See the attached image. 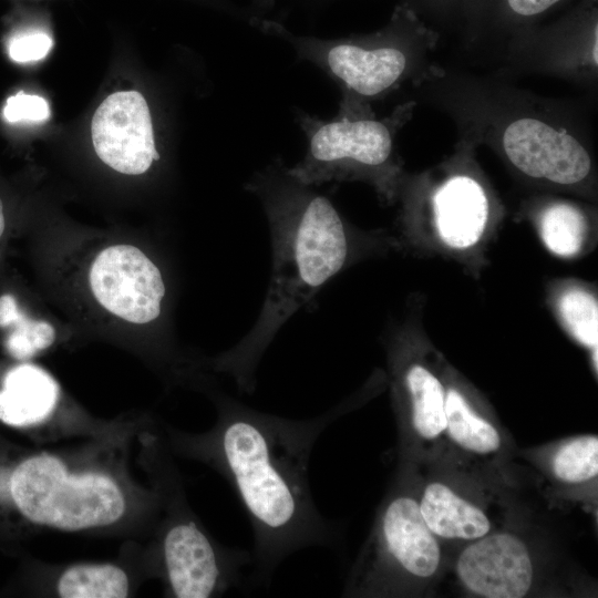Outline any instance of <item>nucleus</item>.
<instances>
[{
    "instance_id": "obj_1",
    "label": "nucleus",
    "mask_w": 598,
    "mask_h": 598,
    "mask_svg": "<svg viewBox=\"0 0 598 598\" xmlns=\"http://www.w3.org/2000/svg\"><path fill=\"white\" fill-rule=\"evenodd\" d=\"M341 411L292 420L223 398L210 441L214 461L233 486L254 534L251 578L268 584L293 553L328 547L334 525L317 508L309 484L312 448Z\"/></svg>"
},
{
    "instance_id": "obj_2",
    "label": "nucleus",
    "mask_w": 598,
    "mask_h": 598,
    "mask_svg": "<svg viewBox=\"0 0 598 598\" xmlns=\"http://www.w3.org/2000/svg\"><path fill=\"white\" fill-rule=\"evenodd\" d=\"M245 189L260 203L271 240V276L252 328L218 360L240 393L256 389V371L279 329L348 264L349 228L331 200L296 178L281 157L255 172Z\"/></svg>"
},
{
    "instance_id": "obj_3",
    "label": "nucleus",
    "mask_w": 598,
    "mask_h": 598,
    "mask_svg": "<svg viewBox=\"0 0 598 598\" xmlns=\"http://www.w3.org/2000/svg\"><path fill=\"white\" fill-rule=\"evenodd\" d=\"M412 92L416 103L426 102L453 120L458 140L493 146L533 179L571 186L592 171L586 117L570 103L443 66Z\"/></svg>"
},
{
    "instance_id": "obj_4",
    "label": "nucleus",
    "mask_w": 598,
    "mask_h": 598,
    "mask_svg": "<svg viewBox=\"0 0 598 598\" xmlns=\"http://www.w3.org/2000/svg\"><path fill=\"white\" fill-rule=\"evenodd\" d=\"M248 23L286 42L300 61L315 65L337 84L339 116L375 115L377 102L403 87L414 90L442 68L434 56L440 33L403 3L383 28L341 38L296 34L259 14Z\"/></svg>"
},
{
    "instance_id": "obj_5",
    "label": "nucleus",
    "mask_w": 598,
    "mask_h": 598,
    "mask_svg": "<svg viewBox=\"0 0 598 598\" xmlns=\"http://www.w3.org/2000/svg\"><path fill=\"white\" fill-rule=\"evenodd\" d=\"M416 104L406 100L381 118L337 115L324 120L296 109L295 121L306 137L307 148L302 159L290 167L291 174L315 187L329 182L368 179L380 194L390 197L399 175L398 135Z\"/></svg>"
},
{
    "instance_id": "obj_6",
    "label": "nucleus",
    "mask_w": 598,
    "mask_h": 598,
    "mask_svg": "<svg viewBox=\"0 0 598 598\" xmlns=\"http://www.w3.org/2000/svg\"><path fill=\"white\" fill-rule=\"evenodd\" d=\"M11 496L31 522L81 530L116 522L125 511L117 484L101 473L70 474L48 454L20 463L10 478Z\"/></svg>"
},
{
    "instance_id": "obj_7",
    "label": "nucleus",
    "mask_w": 598,
    "mask_h": 598,
    "mask_svg": "<svg viewBox=\"0 0 598 598\" xmlns=\"http://www.w3.org/2000/svg\"><path fill=\"white\" fill-rule=\"evenodd\" d=\"M163 558L171 589L178 598H207L237 587L252 561L245 549L216 546L192 519L168 528Z\"/></svg>"
},
{
    "instance_id": "obj_8",
    "label": "nucleus",
    "mask_w": 598,
    "mask_h": 598,
    "mask_svg": "<svg viewBox=\"0 0 598 598\" xmlns=\"http://www.w3.org/2000/svg\"><path fill=\"white\" fill-rule=\"evenodd\" d=\"M90 285L97 301L123 320L144 324L161 315L166 291L162 274L134 246L104 249L91 267Z\"/></svg>"
},
{
    "instance_id": "obj_9",
    "label": "nucleus",
    "mask_w": 598,
    "mask_h": 598,
    "mask_svg": "<svg viewBox=\"0 0 598 598\" xmlns=\"http://www.w3.org/2000/svg\"><path fill=\"white\" fill-rule=\"evenodd\" d=\"M91 136L99 158L122 174H143L161 158L148 104L137 91L105 97L92 117Z\"/></svg>"
},
{
    "instance_id": "obj_10",
    "label": "nucleus",
    "mask_w": 598,
    "mask_h": 598,
    "mask_svg": "<svg viewBox=\"0 0 598 598\" xmlns=\"http://www.w3.org/2000/svg\"><path fill=\"white\" fill-rule=\"evenodd\" d=\"M555 25L539 32L534 29L512 43L502 54L512 71H529L563 76L579 82H594L597 76V19Z\"/></svg>"
},
{
    "instance_id": "obj_11",
    "label": "nucleus",
    "mask_w": 598,
    "mask_h": 598,
    "mask_svg": "<svg viewBox=\"0 0 598 598\" xmlns=\"http://www.w3.org/2000/svg\"><path fill=\"white\" fill-rule=\"evenodd\" d=\"M457 573L470 590L488 598H520L533 580L527 547L509 534L470 545L458 558Z\"/></svg>"
},
{
    "instance_id": "obj_12",
    "label": "nucleus",
    "mask_w": 598,
    "mask_h": 598,
    "mask_svg": "<svg viewBox=\"0 0 598 598\" xmlns=\"http://www.w3.org/2000/svg\"><path fill=\"white\" fill-rule=\"evenodd\" d=\"M434 223L441 239L450 247L475 245L484 233L489 214L485 189L466 174L447 177L432 196Z\"/></svg>"
},
{
    "instance_id": "obj_13",
    "label": "nucleus",
    "mask_w": 598,
    "mask_h": 598,
    "mask_svg": "<svg viewBox=\"0 0 598 598\" xmlns=\"http://www.w3.org/2000/svg\"><path fill=\"white\" fill-rule=\"evenodd\" d=\"M380 538L390 558L408 573L432 576L440 563V548L420 511L408 496L389 502L381 517Z\"/></svg>"
},
{
    "instance_id": "obj_14",
    "label": "nucleus",
    "mask_w": 598,
    "mask_h": 598,
    "mask_svg": "<svg viewBox=\"0 0 598 598\" xmlns=\"http://www.w3.org/2000/svg\"><path fill=\"white\" fill-rule=\"evenodd\" d=\"M59 400V385L43 369L21 364L11 369L0 391V420L25 426L47 419Z\"/></svg>"
},
{
    "instance_id": "obj_15",
    "label": "nucleus",
    "mask_w": 598,
    "mask_h": 598,
    "mask_svg": "<svg viewBox=\"0 0 598 598\" xmlns=\"http://www.w3.org/2000/svg\"><path fill=\"white\" fill-rule=\"evenodd\" d=\"M420 511L430 530L444 538L475 539L489 530V520L480 508L440 483L425 488Z\"/></svg>"
},
{
    "instance_id": "obj_16",
    "label": "nucleus",
    "mask_w": 598,
    "mask_h": 598,
    "mask_svg": "<svg viewBox=\"0 0 598 598\" xmlns=\"http://www.w3.org/2000/svg\"><path fill=\"white\" fill-rule=\"evenodd\" d=\"M567 1L476 0L467 18L468 35L471 37L481 27L491 24L496 28L495 32L499 31L501 35L507 37L498 51L502 54L513 42L534 30L542 17Z\"/></svg>"
},
{
    "instance_id": "obj_17",
    "label": "nucleus",
    "mask_w": 598,
    "mask_h": 598,
    "mask_svg": "<svg viewBox=\"0 0 598 598\" xmlns=\"http://www.w3.org/2000/svg\"><path fill=\"white\" fill-rule=\"evenodd\" d=\"M405 384L412 403L414 430L425 439L437 436L446 427L443 385L429 370L419 364L408 369Z\"/></svg>"
},
{
    "instance_id": "obj_18",
    "label": "nucleus",
    "mask_w": 598,
    "mask_h": 598,
    "mask_svg": "<svg viewBox=\"0 0 598 598\" xmlns=\"http://www.w3.org/2000/svg\"><path fill=\"white\" fill-rule=\"evenodd\" d=\"M58 592L64 598H124L128 579L115 565H75L60 577Z\"/></svg>"
},
{
    "instance_id": "obj_19",
    "label": "nucleus",
    "mask_w": 598,
    "mask_h": 598,
    "mask_svg": "<svg viewBox=\"0 0 598 598\" xmlns=\"http://www.w3.org/2000/svg\"><path fill=\"white\" fill-rule=\"evenodd\" d=\"M445 416L448 435L462 447L482 454L498 450L501 440L496 429L477 416L454 389L445 395Z\"/></svg>"
},
{
    "instance_id": "obj_20",
    "label": "nucleus",
    "mask_w": 598,
    "mask_h": 598,
    "mask_svg": "<svg viewBox=\"0 0 598 598\" xmlns=\"http://www.w3.org/2000/svg\"><path fill=\"white\" fill-rule=\"evenodd\" d=\"M587 230L584 213L576 206L558 202L542 213L539 231L546 247L555 255L571 257L582 247Z\"/></svg>"
},
{
    "instance_id": "obj_21",
    "label": "nucleus",
    "mask_w": 598,
    "mask_h": 598,
    "mask_svg": "<svg viewBox=\"0 0 598 598\" xmlns=\"http://www.w3.org/2000/svg\"><path fill=\"white\" fill-rule=\"evenodd\" d=\"M558 310L569 332L582 344L596 349L598 343V306L596 298L580 289L565 291Z\"/></svg>"
},
{
    "instance_id": "obj_22",
    "label": "nucleus",
    "mask_w": 598,
    "mask_h": 598,
    "mask_svg": "<svg viewBox=\"0 0 598 598\" xmlns=\"http://www.w3.org/2000/svg\"><path fill=\"white\" fill-rule=\"evenodd\" d=\"M555 475L568 483H581L598 473V439L581 436L564 444L553 462Z\"/></svg>"
},
{
    "instance_id": "obj_23",
    "label": "nucleus",
    "mask_w": 598,
    "mask_h": 598,
    "mask_svg": "<svg viewBox=\"0 0 598 598\" xmlns=\"http://www.w3.org/2000/svg\"><path fill=\"white\" fill-rule=\"evenodd\" d=\"M12 326L14 330L8 337L6 347L18 360L31 358L50 347L55 339V330L50 323L28 319L23 313Z\"/></svg>"
},
{
    "instance_id": "obj_24",
    "label": "nucleus",
    "mask_w": 598,
    "mask_h": 598,
    "mask_svg": "<svg viewBox=\"0 0 598 598\" xmlns=\"http://www.w3.org/2000/svg\"><path fill=\"white\" fill-rule=\"evenodd\" d=\"M50 116L49 104L40 95L19 92L7 99L3 117L9 123H41Z\"/></svg>"
},
{
    "instance_id": "obj_25",
    "label": "nucleus",
    "mask_w": 598,
    "mask_h": 598,
    "mask_svg": "<svg viewBox=\"0 0 598 598\" xmlns=\"http://www.w3.org/2000/svg\"><path fill=\"white\" fill-rule=\"evenodd\" d=\"M52 44L51 37L43 31H24L9 41L8 53L14 62H34L47 56Z\"/></svg>"
},
{
    "instance_id": "obj_26",
    "label": "nucleus",
    "mask_w": 598,
    "mask_h": 598,
    "mask_svg": "<svg viewBox=\"0 0 598 598\" xmlns=\"http://www.w3.org/2000/svg\"><path fill=\"white\" fill-rule=\"evenodd\" d=\"M476 0H403V4L411 8L417 16L427 11L429 16L439 19L463 18L467 19Z\"/></svg>"
},
{
    "instance_id": "obj_27",
    "label": "nucleus",
    "mask_w": 598,
    "mask_h": 598,
    "mask_svg": "<svg viewBox=\"0 0 598 598\" xmlns=\"http://www.w3.org/2000/svg\"><path fill=\"white\" fill-rule=\"evenodd\" d=\"M21 316L22 312L13 296L3 295L0 297V327L12 326Z\"/></svg>"
},
{
    "instance_id": "obj_28",
    "label": "nucleus",
    "mask_w": 598,
    "mask_h": 598,
    "mask_svg": "<svg viewBox=\"0 0 598 598\" xmlns=\"http://www.w3.org/2000/svg\"><path fill=\"white\" fill-rule=\"evenodd\" d=\"M4 230V215H3V205L0 199V236L2 235Z\"/></svg>"
}]
</instances>
